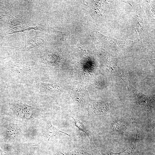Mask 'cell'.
I'll use <instances>...</instances> for the list:
<instances>
[{"mask_svg":"<svg viewBox=\"0 0 155 155\" xmlns=\"http://www.w3.org/2000/svg\"><path fill=\"white\" fill-rule=\"evenodd\" d=\"M12 110L20 117L29 119L35 109L26 104L22 101H18L11 105Z\"/></svg>","mask_w":155,"mask_h":155,"instance_id":"2","label":"cell"},{"mask_svg":"<svg viewBox=\"0 0 155 155\" xmlns=\"http://www.w3.org/2000/svg\"><path fill=\"white\" fill-rule=\"evenodd\" d=\"M0 155H4L3 152L1 149L0 148Z\"/></svg>","mask_w":155,"mask_h":155,"instance_id":"14","label":"cell"},{"mask_svg":"<svg viewBox=\"0 0 155 155\" xmlns=\"http://www.w3.org/2000/svg\"><path fill=\"white\" fill-rule=\"evenodd\" d=\"M53 155H66L65 154H64V153L62 152H59L55 154H54Z\"/></svg>","mask_w":155,"mask_h":155,"instance_id":"13","label":"cell"},{"mask_svg":"<svg viewBox=\"0 0 155 155\" xmlns=\"http://www.w3.org/2000/svg\"><path fill=\"white\" fill-rule=\"evenodd\" d=\"M60 133H64L71 137V136L67 133L53 126L51 124V121H48L46 122L44 127V133L48 140H49L51 137L56 136Z\"/></svg>","mask_w":155,"mask_h":155,"instance_id":"6","label":"cell"},{"mask_svg":"<svg viewBox=\"0 0 155 155\" xmlns=\"http://www.w3.org/2000/svg\"><path fill=\"white\" fill-rule=\"evenodd\" d=\"M74 120L75 125L79 129L82 131L83 132L85 133L89 137H91L88 131L86 128L83 123L80 120L77 119L73 118Z\"/></svg>","mask_w":155,"mask_h":155,"instance_id":"11","label":"cell"},{"mask_svg":"<svg viewBox=\"0 0 155 155\" xmlns=\"http://www.w3.org/2000/svg\"><path fill=\"white\" fill-rule=\"evenodd\" d=\"M123 80L125 83L127 88L133 94L142 109L146 111L148 114L150 113L151 112L152 104L154 102L153 99L152 97L142 93L134 88L129 83Z\"/></svg>","mask_w":155,"mask_h":155,"instance_id":"1","label":"cell"},{"mask_svg":"<svg viewBox=\"0 0 155 155\" xmlns=\"http://www.w3.org/2000/svg\"><path fill=\"white\" fill-rule=\"evenodd\" d=\"M129 119L122 117L114 122L111 125V129L113 131L121 132L125 130L129 125Z\"/></svg>","mask_w":155,"mask_h":155,"instance_id":"4","label":"cell"},{"mask_svg":"<svg viewBox=\"0 0 155 155\" xmlns=\"http://www.w3.org/2000/svg\"><path fill=\"white\" fill-rule=\"evenodd\" d=\"M138 134L137 132L136 138L133 143L130 145L129 147L124 151L119 153H114L110 150L108 155H133L136 148Z\"/></svg>","mask_w":155,"mask_h":155,"instance_id":"7","label":"cell"},{"mask_svg":"<svg viewBox=\"0 0 155 155\" xmlns=\"http://www.w3.org/2000/svg\"><path fill=\"white\" fill-rule=\"evenodd\" d=\"M93 111L96 115H106L108 114L113 110L111 104L103 103L94 104Z\"/></svg>","mask_w":155,"mask_h":155,"instance_id":"5","label":"cell"},{"mask_svg":"<svg viewBox=\"0 0 155 155\" xmlns=\"http://www.w3.org/2000/svg\"><path fill=\"white\" fill-rule=\"evenodd\" d=\"M0 20L6 22L11 24H18L22 21L19 18L14 17L5 15H0Z\"/></svg>","mask_w":155,"mask_h":155,"instance_id":"10","label":"cell"},{"mask_svg":"<svg viewBox=\"0 0 155 155\" xmlns=\"http://www.w3.org/2000/svg\"><path fill=\"white\" fill-rule=\"evenodd\" d=\"M43 42V40L40 38L34 37L27 41L25 48L27 49H31L40 45L42 44Z\"/></svg>","mask_w":155,"mask_h":155,"instance_id":"9","label":"cell"},{"mask_svg":"<svg viewBox=\"0 0 155 155\" xmlns=\"http://www.w3.org/2000/svg\"><path fill=\"white\" fill-rule=\"evenodd\" d=\"M21 131L19 125L13 124L7 125L5 129V140L8 142L19 135Z\"/></svg>","mask_w":155,"mask_h":155,"instance_id":"3","label":"cell"},{"mask_svg":"<svg viewBox=\"0 0 155 155\" xmlns=\"http://www.w3.org/2000/svg\"><path fill=\"white\" fill-rule=\"evenodd\" d=\"M66 155H89L87 149H76L67 152Z\"/></svg>","mask_w":155,"mask_h":155,"instance_id":"12","label":"cell"},{"mask_svg":"<svg viewBox=\"0 0 155 155\" xmlns=\"http://www.w3.org/2000/svg\"><path fill=\"white\" fill-rule=\"evenodd\" d=\"M12 69L21 74H31L32 69L29 67L21 65L16 64L12 66Z\"/></svg>","mask_w":155,"mask_h":155,"instance_id":"8","label":"cell"}]
</instances>
